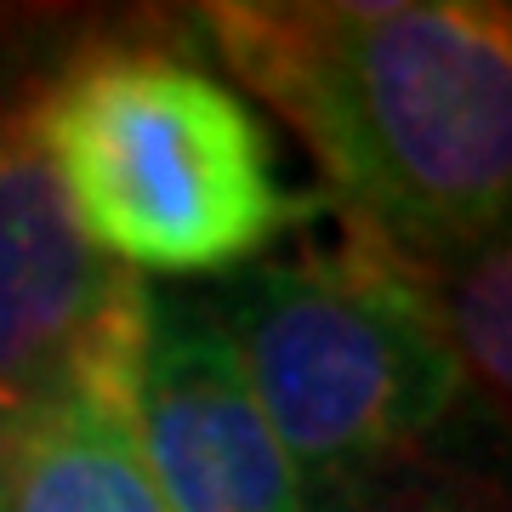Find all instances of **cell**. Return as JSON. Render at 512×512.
<instances>
[{"instance_id": "6da1fadb", "label": "cell", "mask_w": 512, "mask_h": 512, "mask_svg": "<svg viewBox=\"0 0 512 512\" xmlns=\"http://www.w3.org/2000/svg\"><path fill=\"white\" fill-rule=\"evenodd\" d=\"M205 29L382 245H512V0H228Z\"/></svg>"}, {"instance_id": "7a4b0ae2", "label": "cell", "mask_w": 512, "mask_h": 512, "mask_svg": "<svg viewBox=\"0 0 512 512\" xmlns=\"http://www.w3.org/2000/svg\"><path fill=\"white\" fill-rule=\"evenodd\" d=\"M23 137L74 234L137 279L251 268L319 205L279 177L262 114L222 74L160 46L80 52L23 114Z\"/></svg>"}, {"instance_id": "3957f363", "label": "cell", "mask_w": 512, "mask_h": 512, "mask_svg": "<svg viewBox=\"0 0 512 512\" xmlns=\"http://www.w3.org/2000/svg\"><path fill=\"white\" fill-rule=\"evenodd\" d=\"M211 313L313 495L433 439L467 393L421 268L370 228L330 251L251 262Z\"/></svg>"}, {"instance_id": "277c9868", "label": "cell", "mask_w": 512, "mask_h": 512, "mask_svg": "<svg viewBox=\"0 0 512 512\" xmlns=\"http://www.w3.org/2000/svg\"><path fill=\"white\" fill-rule=\"evenodd\" d=\"M154 291L74 234L52 171L0 120V433L69 393L137 404Z\"/></svg>"}, {"instance_id": "5b68a950", "label": "cell", "mask_w": 512, "mask_h": 512, "mask_svg": "<svg viewBox=\"0 0 512 512\" xmlns=\"http://www.w3.org/2000/svg\"><path fill=\"white\" fill-rule=\"evenodd\" d=\"M131 433L165 512H308V490L205 302L154 296Z\"/></svg>"}, {"instance_id": "8992f818", "label": "cell", "mask_w": 512, "mask_h": 512, "mask_svg": "<svg viewBox=\"0 0 512 512\" xmlns=\"http://www.w3.org/2000/svg\"><path fill=\"white\" fill-rule=\"evenodd\" d=\"M0 512H165L131 404L69 393L0 433Z\"/></svg>"}, {"instance_id": "52a82bcc", "label": "cell", "mask_w": 512, "mask_h": 512, "mask_svg": "<svg viewBox=\"0 0 512 512\" xmlns=\"http://www.w3.org/2000/svg\"><path fill=\"white\" fill-rule=\"evenodd\" d=\"M421 279L439 302L461 370L484 376L512 404V245L433 262V268H421Z\"/></svg>"}, {"instance_id": "ba28073f", "label": "cell", "mask_w": 512, "mask_h": 512, "mask_svg": "<svg viewBox=\"0 0 512 512\" xmlns=\"http://www.w3.org/2000/svg\"><path fill=\"white\" fill-rule=\"evenodd\" d=\"M313 512H507L501 495L473 490L461 478L439 473H404L399 461H387L376 473H359L336 490H319Z\"/></svg>"}]
</instances>
